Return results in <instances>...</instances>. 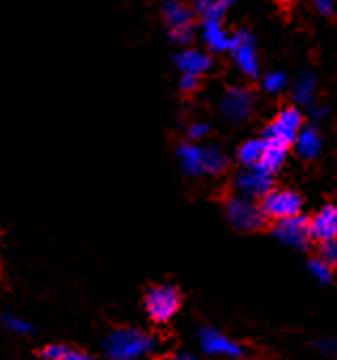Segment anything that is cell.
<instances>
[{"mask_svg": "<svg viewBox=\"0 0 337 360\" xmlns=\"http://www.w3.org/2000/svg\"><path fill=\"white\" fill-rule=\"evenodd\" d=\"M157 347V341L153 335L140 328H115L106 335L102 349L108 360H138L146 354H151Z\"/></svg>", "mask_w": 337, "mask_h": 360, "instance_id": "1", "label": "cell"}, {"mask_svg": "<svg viewBox=\"0 0 337 360\" xmlns=\"http://www.w3.org/2000/svg\"><path fill=\"white\" fill-rule=\"evenodd\" d=\"M144 309L153 322L163 324L167 320H172L177 311L181 309V295L170 284L151 286L144 295Z\"/></svg>", "mask_w": 337, "mask_h": 360, "instance_id": "2", "label": "cell"}, {"mask_svg": "<svg viewBox=\"0 0 337 360\" xmlns=\"http://www.w3.org/2000/svg\"><path fill=\"white\" fill-rule=\"evenodd\" d=\"M301 129H303V117H301V112L297 108H284L265 127L263 140L267 144H276V146L288 148L291 144H295V140H297V136H299Z\"/></svg>", "mask_w": 337, "mask_h": 360, "instance_id": "3", "label": "cell"}, {"mask_svg": "<svg viewBox=\"0 0 337 360\" xmlns=\"http://www.w3.org/2000/svg\"><path fill=\"white\" fill-rule=\"evenodd\" d=\"M225 214L229 219V223L240 229V231H255V229H261L263 223H265V212L259 204H255V200H248V198H242V195H236V198H229L227 204H225Z\"/></svg>", "mask_w": 337, "mask_h": 360, "instance_id": "4", "label": "cell"}, {"mask_svg": "<svg viewBox=\"0 0 337 360\" xmlns=\"http://www.w3.org/2000/svg\"><path fill=\"white\" fill-rule=\"evenodd\" d=\"M163 22L170 30V37L179 45H189L193 41V11L181 3H165L161 7Z\"/></svg>", "mask_w": 337, "mask_h": 360, "instance_id": "5", "label": "cell"}, {"mask_svg": "<svg viewBox=\"0 0 337 360\" xmlns=\"http://www.w3.org/2000/svg\"><path fill=\"white\" fill-rule=\"evenodd\" d=\"M301 206H303V202H301L299 193H295L291 189L272 191L261 202V208H263L265 217L276 219V221H286V219L299 217L301 214Z\"/></svg>", "mask_w": 337, "mask_h": 360, "instance_id": "6", "label": "cell"}, {"mask_svg": "<svg viewBox=\"0 0 337 360\" xmlns=\"http://www.w3.org/2000/svg\"><path fill=\"white\" fill-rule=\"evenodd\" d=\"M219 110L229 121H236V123L246 121L255 110V96L246 87H229L221 96Z\"/></svg>", "mask_w": 337, "mask_h": 360, "instance_id": "7", "label": "cell"}, {"mask_svg": "<svg viewBox=\"0 0 337 360\" xmlns=\"http://www.w3.org/2000/svg\"><path fill=\"white\" fill-rule=\"evenodd\" d=\"M236 189L242 198L248 200H257V198H265L272 193V174L265 172L261 165L255 167H244L238 178H236Z\"/></svg>", "mask_w": 337, "mask_h": 360, "instance_id": "8", "label": "cell"}, {"mask_svg": "<svg viewBox=\"0 0 337 360\" xmlns=\"http://www.w3.org/2000/svg\"><path fill=\"white\" fill-rule=\"evenodd\" d=\"M274 236L276 240H280L282 244L291 246V248H307L312 242V231H310V221L299 217L286 219V221H278L274 227Z\"/></svg>", "mask_w": 337, "mask_h": 360, "instance_id": "9", "label": "cell"}, {"mask_svg": "<svg viewBox=\"0 0 337 360\" xmlns=\"http://www.w3.org/2000/svg\"><path fill=\"white\" fill-rule=\"evenodd\" d=\"M200 345L206 354L223 356L225 360H234V358H240L244 354V347L240 343H236L234 339H229L227 335H223L217 328H202L200 330Z\"/></svg>", "mask_w": 337, "mask_h": 360, "instance_id": "10", "label": "cell"}, {"mask_svg": "<svg viewBox=\"0 0 337 360\" xmlns=\"http://www.w3.org/2000/svg\"><path fill=\"white\" fill-rule=\"evenodd\" d=\"M310 231H312V240H316L320 244L337 240V206H333V204L322 206L310 219Z\"/></svg>", "mask_w": 337, "mask_h": 360, "instance_id": "11", "label": "cell"}, {"mask_svg": "<svg viewBox=\"0 0 337 360\" xmlns=\"http://www.w3.org/2000/svg\"><path fill=\"white\" fill-rule=\"evenodd\" d=\"M202 39L212 51H234L240 41V32L231 34L229 30H225L223 22H204Z\"/></svg>", "mask_w": 337, "mask_h": 360, "instance_id": "12", "label": "cell"}, {"mask_svg": "<svg viewBox=\"0 0 337 360\" xmlns=\"http://www.w3.org/2000/svg\"><path fill=\"white\" fill-rule=\"evenodd\" d=\"M236 66L246 75V77H257L259 75V56L255 49V43L248 32H240V41L236 49L231 51Z\"/></svg>", "mask_w": 337, "mask_h": 360, "instance_id": "13", "label": "cell"}, {"mask_svg": "<svg viewBox=\"0 0 337 360\" xmlns=\"http://www.w3.org/2000/svg\"><path fill=\"white\" fill-rule=\"evenodd\" d=\"M174 62H177V66H179V70L183 75H191V77H198V79L204 72H208L210 70V64H212L208 53H202L200 49H191V47L179 51L177 58H174Z\"/></svg>", "mask_w": 337, "mask_h": 360, "instance_id": "14", "label": "cell"}, {"mask_svg": "<svg viewBox=\"0 0 337 360\" xmlns=\"http://www.w3.org/2000/svg\"><path fill=\"white\" fill-rule=\"evenodd\" d=\"M177 157L181 163V169L187 176H200L204 174V146H198L193 142H185L177 148Z\"/></svg>", "mask_w": 337, "mask_h": 360, "instance_id": "15", "label": "cell"}, {"mask_svg": "<svg viewBox=\"0 0 337 360\" xmlns=\"http://www.w3.org/2000/svg\"><path fill=\"white\" fill-rule=\"evenodd\" d=\"M295 148H297V155H299V157H303V159H314V157L320 153V148H322V138H320L318 129L312 127V125H305V127L299 131L297 140H295Z\"/></svg>", "mask_w": 337, "mask_h": 360, "instance_id": "16", "label": "cell"}, {"mask_svg": "<svg viewBox=\"0 0 337 360\" xmlns=\"http://www.w3.org/2000/svg\"><path fill=\"white\" fill-rule=\"evenodd\" d=\"M316 89H318V81L316 77L310 72V70H303L295 85H293V98L299 102V104H312L314 98H316Z\"/></svg>", "mask_w": 337, "mask_h": 360, "instance_id": "17", "label": "cell"}, {"mask_svg": "<svg viewBox=\"0 0 337 360\" xmlns=\"http://www.w3.org/2000/svg\"><path fill=\"white\" fill-rule=\"evenodd\" d=\"M265 155V140L255 138V140H246L244 144H240L238 148V161L246 167H255L261 165V159Z\"/></svg>", "mask_w": 337, "mask_h": 360, "instance_id": "18", "label": "cell"}, {"mask_svg": "<svg viewBox=\"0 0 337 360\" xmlns=\"http://www.w3.org/2000/svg\"><path fill=\"white\" fill-rule=\"evenodd\" d=\"M229 7H231V0H200L196 5V13L204 22H221Z\"/></svg>", "mask_w": 337, "mask_h": 360, "instance_id": "19", "label": "cell"}, {"mask_svg": "<svg viewBox=\"0 0 337 360\" xmlns=\"http://www.w3.org/2000/svg\"><path fill=\"white\" fill-rule=\"evenodd\" d=\"M284 159H286V148L284 146H276V144L265 142V155L261 159V167L265 172H269L274 176L284 165Z\"/></svg>", "mask_w": 337, "mask_h": 360, "instance_id": "20", "label": "cell"}, {"mask_svg": "<svg viewBox=\"0 0 337 360\" xmlns=\"http://www.w3.org/2000/svg\"><path fill=\"white\" fill-rule=\"evenodd\" d=\"M227 167V157L217 146H204V169L206 174H221Z\"/></svg>", "mask_w": 337, "mask_h": 360, "instance_id": "21", "label": "cell"}, {"mask_svg": "<svg viewBox=\"0 0 337 360\" xmlns=\"http://www.w3.org/2000/svg\"><path fill=\"white\" fill-rule=\"evenodd\" d=\"M307 271H310V276H312L314 280H318V282H322V284H326V282L333 280V267H331L329 263H324L320 257H318V259H312V261L307 263Z\"/></svg>", "mask_w": 337, "mask_h": 360, "instance_id": "22", "label": "cell"}, {"mask_svg": "<svg viewBox=\"0 0 337 360\" xmlns=\"http://www.w3.org/2000/svg\"><path fill=\"white\" fill-rule=\"evenodd\" d=\"M261 87L267 91V94H280L284 87H286V77L278 70L274 72H267L263 79H261Z\"/></svg>", "mask_w": 337, "mask_h": 360, "instance_id": "23", "label": "cell"}, {"mask_svg": "<svg viewBox=\"0 0 337 360\" xmlns=\"http://www.w3.org/2000/svg\"><path fill=\"white\" fill-rule=\"evenodd\" d=\"M3 322H5V326H7L11 333H15V335H30V333H32V324H30L28 320H24V318H18V316L7 314V316L3 318Z\"/></svg>", "mask_w": 337, "mask_h": 360, "instance_id": "24", "label": "cell"}, {"mask_svg": "<svg viewBox=\"0 0 337 360\" xmlns=\"http://www.w3.org/2000/svg\"><path fill=\"white\" fill-rule=\"evenodd\" d=\"M68 345H64V343H49V345H45L43 349H41V356L45 358V360H64V356L68 354Z\"/></svg>", "mask_w": 337, "mask_h": 360, "instance_id": "25", "label": "cell"}, {"mask_svg": "<svg viewBox=\"0 0 337 360\" xmlns=\"http://www.w3.org/2000/svg\"><path fill=\"white\" fill-rule=\"evenodd\" d=\"M320 259L324 263H329L331 267L337 265V240L326 242V244H320Z\"/></svg>", "mask_w": 337, "mask_h": 360, "instance_id": "26", "label": "cell"}, {"mask_svg": "<svg viewBox=\"0 0 337 360\" xmlns=\"http://www.w3.org/2000/svg\"><path fill=\"white\" fill-rule=\"evenodd\" d=\"M316 349L324 356H337V339H320L316 341Z\"/></svg>", "mask_w": 337, "mask_h": 360, "instance_id": "27", "label": "cell"}, {"mask_svg": "<svg viewBox=\"0 0 337 360\" xmlns=\"http://www.w3.org/2000/svg\"><path fill=\"white\" fill-rule=\"evenodd\" d=\"M187 134H189L191 140H200V138H204L208 134V125L206 123H193V125H189Z\"/></svg>", "mask_w": 337, "mask_h": 360, "instance_id": "28", "label": "cell"}, {"mask_svg": "<svg viewBox=\"0 0 337 360\" xmlns=\"http://www.w3.org/2000/svg\"><path fill=\"white\" fill-rule=\"evenodd\" d=\"M198 77H191V75H183L181 77V89L183 91H196L198 89Z\"/></svg>", "mask_w": 337, "mask_h": 360, "instance_id": "29", "label": "cell"}, {"mask_svg": "<svg viewBox=\"0 0 337 360\" xmlns=\"http://www.w3.org/2000/svg\"><path fill=\"white\" fill-rule=\"evenodd\" d=\"M316 11L322 13V15H333L335 13V5L331 3V0H318V3H316Z\"/></svg>", "mask_w": 337, "mask_h": 360, "instance_id": "30", "label": "cell"}, {"mask_svg": "<svg viewBox=\"0 0 337 360\" xmlns=\"http://www.w3.org/2000/svg\"><path fill=\"white\" fill-rule=\"evenodd\" d=\"M64 360H96L94 356H89L87 352H81V349H68V354L64 356Z\"/></svg>", "mask_w": 337, "mask_h": 360, "instance_id": "31", "label": "cell"}, {"mask_svg": "<svg viewBox=\"0 0 337 360\" xmlns=\"http://www.w3.org/2000/svg\"><path fill=\"white\" fill-rule=\"evenodd\" d=\"M329 115V106H314L312 108V119H322V117H326Z\"/></svg>", "mask_w": 337, "mask_h": 360, "instance_id": "32", "label": "cell"}, {"mask_svg": "<svg viewBox=\"0 0 337 360\" xmlns=\"http://www.w3.org/2000/svg\"><path fill=\"white\" fill-rule=\"evenodd\" d=\"M177 360H196V358H193V356H189V354H181Z\"/></svg>", "mask_w": 337, "mask_h": 360, "instance_id": "33", "label": "cell"}]
</instances>
